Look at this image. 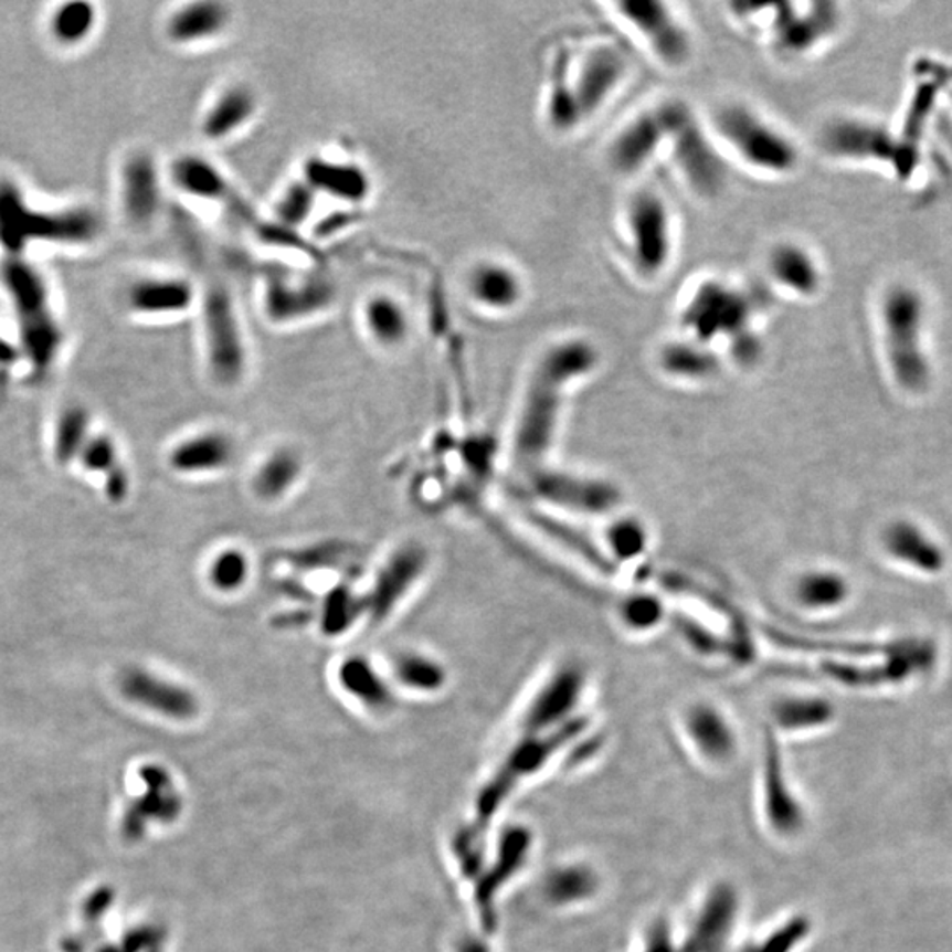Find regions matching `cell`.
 <instances>
[{
	"label": "cell",
	"instance_id": "obj_1",
	"mask_svg": "<svg viewBox=\"0 0 952 952\" xmlns=\"http://www.w3.org/2000/svg\"><path fill=\"white\" fill-rule=\"evenodd\" d=\"M630 75L628 55L614 41L564 44L547 71L542 118L558 136L581 131L620 94Z\"/></svg>",
	"mask_w": 952,
	"mask_h": 952
},
{
	"label": "cell",
	"instance_id": "obj_2",
	"mask_svg": "<svg viewBox=\"0 0 952 952\" xmlns=\"http://www.w3.org/2000/svg\"><path fill=\"white\" fill-rule=\"evenodd\" d=\"M600 362L599 346L581 334L556 339L540 351L526 381L514 429V455L522 466H535L546 457L567 393L590 378Z\"/></svg>",
	"mask_w": 952,
	"mask_h": 952
},
{
	"label": "cell",
	"instance_id": "obj_3",
	"mask_svg": "<svg viewBox=\"0 0 952 952\" xmlns=\"http://www.w3.org/2000/svg\"><path fill=\"white\" fill-rule=\"evenodd\" d=\"M762 310L764 306L752 289L726 277L706 276L683 295L677 325L683 336L715 350L726 346L736 359L750 362L761 353L757 325Z\"/></svg>",
	"mask_w": 952,
	"mask_h": 952
},
{
	"label": "cell",
	"instance_id": "obj_4",
	"mask_svg": "<svg viewBox=\"0 0 952 952\" xmlns=\"http://www.w3.org/2000/svg\"><path fill=\"white\" fill-rule=\"evenodd\" d=\"M727 161L768 180H785L800 170V144L791 131L744 99L720 101L704 114Z\"/></svg>",
	"mask_w": 952,
	"mask_h": 952
},
{
	"label": "cell",
	"instance_id": "obj_5",
	"mask_svg": "<svg viewBox=\"0 0 952 952\" xmlns=\"http://www.w3.org/2000/svg\"><path fill=\"white\" fill-rule=\"evenodd\" d=\"M729 18L738 31L785 62L803 61L818 52L839 27L838 9L831 2L730 4Z\"/></svg>",
	"mask_w": 952,
	"mask_h": 952
},
{
	"label": "cell",
	"instance_id": "obj_6",
	"mask_svg": "<svg viewBox=\"0 0 952 952\" xmlns=\"http://www.w3.org/2000/svg\"><path fill=\"white\" fill-rule=\"evenodd\" d=\"M621 258L646 285L670 271L677 254V219L664 192L641 186L630 192L617 215Z\"/></svg>",
	"mask_w": 952,
	"mask_h": 952
},
{
	"label": "cell",
	"instance_id": "obj_7",
	"mask_svg": "<svg viewBox=\"0 0 952 952\" xmlns=\"http://www.w3.org/2000/svg\"><path fill=\"white\" fill-rule=\"evenodd\" d=\"M188 256L201 277V324L207 371L215 384L233 389L244 380L250 355L232 292L214 263L210 265L200 242H192Z\"/></svg>",
	"mask_w": 952,
	"mask_h": 952
},
{
	"label": "cell",
	"instance_id": "obj_8",
	"mask_svg": "<svg viewBox=\"0 0 952 952\" xmlns=\"http://www.w3.org/2000/svg\"><path fill=\"white\" fill-rule=\"evenodd\" d=\"M99 215L87 207L38 210L27 203L11 180H0V245L9 256H22L32 242L85 245L101 233Z\"/></svg>",
	"mask_w": 952,
	"mask_h": 952
},
{
	"label": "cell",
	"instance_id": "obj_9",
	"mask_svg": "<svg viewBox=\"0 0 952 952\" xmlns=\"http://www.w3.org/2000/svg\"><path fill=\"white\" fill-rule=\"evenodd\" d=\"M0 285L4 288L14 318L23 355L40 374L50 371L62 348V330L46 281L41 272L22 256H8L0 265Z\"/></svg>",
	"mask_w": 952,
	"mask_h": 952
},
{
	"label": "cell",
	"instance_id": "obj_10",
	"mask_svg": "<svg viewBox=\"0 0 952 952\" xmlns=\"http://www.w3.org/2000/svg\"><path fill=\"white\" fill-rule=\"evenodd\" d=\"M609 18L667 71H683L695 57V38L677 6L662 0H617L605 4Z\"/></svg>",
	"mask_w": 952,
	"mask_h": 952
},
{
	"label": "cell",
	"instance_id": "obj_11",
	"mask_svg": "<svg viewBox=\"0 0 952 952\" xmlns=\"http://www.w3.org/2000/svg\"><path fill=\"white\" fill-rule=\"evenodd\" d=\"M924 324V304L919 293L909 286L887 289L880 302L884 350L892 377L907 392H922L930 384Z\"/></svg>",
	"mask_w": 952,
	"mask_h": 952
},
{
	"label": "cell",
	"instance_id": "obj_12",
	"mask_svg": "<svg viewBox=\"0 0 952 952\" xmlns=\"http://www.w3.org/2000/svg\"><path fill=\"white\" fill-rule=\"evenodd\" d=\"M690 103L681 97H662L630 115L605 145V162L617 177L632 179L664 159L674 127Z\"/></svg>",
	"mask_w": 952,
	"mask_h": 952
},
{
	"label": "cell",
	"instance_id": "obj_13",
	"mask_svg": "<svg viewBox=\"0 0 952 952\" xmlns=\"http://www.w3.org/2000/svg\"><path fill=\"white\" fill-rule=\"evenodd\" d=\"M665 161L695 198L718 200L729 184V161L712 138L704 115L686 106L668 140Z\"/></svg>",
	"mask_w": 952,
	"mask_h": 952
},
{
	"label": "cell",
	"instance_id": "obj_14",
	"mask_svg": "<svg viewBox=\"0 0 952 952\" xmlns=\"http://www.w3.org/2000/svg\"><path fill=\"white\" fill-rule=\"evenodd\" d=\"M171 180L177 189L189 197L214 201L226 209L230 218L244 224L253 235L267 244L298 245L295 233L286 232L276 223L265 221L253 207L233 188L223 171L197 154H184L171 165Z\"/></svg>",
	"mask_w": 952,
	"mask_h": 952
},
{
	"label": "cell",
	"instance_id": "obj_15",
	"mask_svg": "<svg viewBox=\"0 0 952 952\" xmlns=\"http://www.w3.org/2000/svg\"><path fill=\"white\" fill-rule=\"evenodd\" d=\"M937 662L935 644L928 638H901L900 647L892 655L874 658L866 664H826L824 673L850 688H878L896 686L927 674Z\"/></svg>",
	"mask_w": 952,
	"mask_h": 952
},
{
	"label": "cell",
	"instance_id": "obj_16",
	"mask_svg": "<svg viewBox=\"0 0 952 952\" xmlns=\"http://www.w3.org/2000/svg\"><path fill=\"white\" fill-rule=\"evenodd\" d=\"M584 729L585 721L582 718H573L567 726L551 732L525 734V739H520V743L507 757V762L499 769L493 783L480 795L478 801L480 821H489L490 815L501 806L503 801L510 794L520 778L529 776L538 769H542L561 747L572 741L577 734H581Z\"/></svg>",
	"mask_w": 952,
	"mask_h": 952
},
{
	"label": "cell",
	"instance_id": "obj_17",
	"mask_svg": "<svg viewBox=\"0 0 952 952\" xmlns=\"http://www.w3.org/2000/svg\"><path fill=\"white\" fill-rule=\"evenodd\" d=\"M762 276L778 295L810 300L821 295L826 274L818 254L804 241L778 239L762 258Z\"/></svg>",
	"mask_w": 952,
	"mask_h": 952
},
{
	"label": "cell",
	"instance_id": "obj_18",
	"mask_svg": "<svg viewBox=\"0 0 952 952\" xmlns=\"http://www.w3.org/2000/svg\"><path fill=\"white\" fill-rule=\"evenodd\" d=\"M336 300V286L324 276L272 274L263 289V309L274 324H293L319 315Z\"/></svg>",
	"mask_w": 952,
	"mask_h": 952
},
{
	"label": "cell",
	"instance_id": "obj_19",
	"mask_svg": "<svg viewBox=\"0 0 952 952\" xmlns=\"http://www.w3.org/2000/svg\"><path fill=\"white\" fill-rule=\"evenodd\" d=\"M118 686L129 702L168 720H192L200 711V700L189 686L149 668H127Z\"/></svg>",
	"mask_w": 952,
	"mask_h": 952
},
{
	"label": "cell",
	"instance_id": "obj_20",
	"mask_svg": "<svg viewBox=\"0 0 952 952\" xmlns=\"http://www.w3.org/2000/svg\"><path fill=\"white\" fill-rule=\"evenodd\" d=\"M892 138L886 127L860 117H835L818 131L817 144L831 159L850 162L887 161Z\"/></svg>",
	"mask_w": 952,
	"mask_h": 952
},
{
	"label": "cell",
	"instance_id": "obj_21",
	"mask_svg": "<svg viewBox=\"0 0 952 952\" xmlns=\"http://www.w3.org/2000/svg\"><path fill=\"white\" fill-rule=\"evenodd\" d=\"M427 563V552L419 543H404L390 554L374 579L369 602H366V612L371 614L372 621L383 623L398 609L419 584Z\"/></svg>",
	"mask_w": 952,
	"mask_h": 952
},
{
	"label": "cell",
	"instance_id": "obj_22",
	"mask_svg": "<svg viewBox=\"0 0 952 952\" xmlns=\"http://www.w3.org/2000/svg\"><path fill=\"white\" fill-rule=\"evenodd\" d=\"M120 205L135 226H149L162 205V182L158 162L145 150H136L120 167Z\"/></svg>",
	"mask_w": 952,
	"mask_h": 952
},
{
	"label": "cell",
	"instance_id": "obj_23",
	"mask_svg": "<svg viewBox=\"0 0 952 952\" xmlns=\"http://www.w3.org/2000/svg\"><path fill=\"white\" fill-rule=\"evenodd\" d=\"M739 900L729 884H717L702 901L679 952H727L734 933Z\"/></svg>",
	"mask_w": 952,
	"mask_h": 952
},
{
	"label": "cell",
	"instance_id": "obj_24",
	"mask_svg": "<svg viewBox=\"0 0 952 952\" xmlns=\"http://www.w3.org/2000/svg\"><path fill=\"white\" fill-rule=\"evenodd\" d=\"M239 443L223 429H205L182 437L168 452V466L179 475L210 476L228 472L235 464Z\"/></svg>",
	"mask_w": 952,
	"mask_h": 952
},
{
	"label": "cell",
	"instance_id": "obj_25",
	"mask_svg": "<svg viewBox=\"0 0 952 952\" xmlns=\"http://www.w3.org/2000/svg\"><path fill=\"white\" fill-rule=\"evenodd\" d=\"M582 683L584 679L575 668L556 673L529 702L522 720L525 734H543L572 721L570 715L581 699Z\"/></svg>",
	"mask_w": 952,
	"mask_h": 952
},
{
	"label": "cell",
	"instance_id": "obj_26",
	"mask_svg": "<svg viewBox=\"0 0 952 952\" xmlns=\"http://www.w3.org/2000/svg\"><path fill=\"white\" fill-rule=\"evenodd\" d=\"M334 677L339 690L360 704L363 709L383 715L393 708L395 688L387 670L372 660L371 656L362 653L342 656L341 660L337 662Z\"/></svg>",
	"mask_w": 952,
	"mask_h": 952
},
{
	"label": "cell",
	"instance_id": "obj_27",
	"mask_svg": "<svg viewBox=\"0 0 952 952\" xmlns=\"http://www.w3.org/2000/svg\"><path fill=\"white\" fill-rule=\"evenodd\" d=\"M468 293L476 306L487 313L508 315L522 306L526 281L510 263L484 260L468 274Z\"/></svg>",
	"mask_w": 952,
	"mask_h": 952
},
{
	"label": "cell",
	"instance_id": "obj_28",
	"mask_svg": "<svg viewBox=\"0 0 952 952\" xmlns=\"http://www.w3.org/2000/svg\"><path fill=\"white\" fill-rule=\"evenodd\" d=\"M764 810L769 826L778 835L791 838L803 831L806 815L786 782L782 757L773 738H768L765 744Z\"/></svg>",
	"mask_w": 952,
	"mask_h": 952
},
{
	"label": "cell",
	"instance_id": "obj_29",
	"mask_svg": "<svg viewBox=\"0 0 952 952\" xmlns=\"http://www.w3.org/2000/svg\"><path fill=\"white\" fill-rule=\"evenodd\" d=\"M198 288L179 276L141 277L127 289V307L141 316H173L197 304Z\"/></svg>",
	"mask_w": 952,
	"mask_h": 952
},
{
	"label": "cell",
	"instance_id": "obj_30",
	"mask_svg": "<svg viewBox=\"0 0 952 952\" xmlns=\"http://www.w3.org/2000/svg\"><path fill=\"white\" fill-rule=\"evenodd\" d=\"M258 112V97L250 85L224 87L210 103L201 118V133L210 141H223L239 135Z\"/></svg>",
	"mask_w": 952,
	"mask_h": 952
},
{
	"label": "cell",
	"instance_id": "obj_31",
	"mask_svg": "<svg viewBox=\"0 0 952 952\" xmlns=\"http://www.w3.org/2000/svg\"><path fill=\"white\" fill-rule=\"evenodd\" d=\"M884 547L892 560L927 575H937L945 569L948 560L942 547L909 520H898L886 529Z\"/></svg>",
	"mask_w": 952,
	"mask_h": 952
},
{
	"label": "cell",
	"instance_id": "obj_32",
	"mask_svg": "<svg viewBox=\"0 0 952 952\" xmlns=\"http://www.w3.org/2000/svg\"><path fill=\"white\" fill-rule=\"evenodd\" d=\"M232 11L223 2L197 0L180 6L167 22V34L177 44H198L215 40L226 32Z\"/></svg>",
	"mask_w": 952,
	"mask_h": 952
},
{
	"label": "cell",
	"instance_id": "obj_33",
	"mask_svg": "<svg viewBox=\"0 0 952 952\" xmlns=\"http://www.w3.org/2000/svg\"><path fill=\"white\" fill-rule=\"evenodd\" d=\"M656 359L665 374L683 381L711 380L721 369L720 351L683 334L665 341Z\"/></svg>",
	"mask_w": 952,
	"mask_h": 952
},
{
	"label": "cell",
	"instance_id": "obj_34",
	"mask_svg": "<svg viewBox=\"0 0 952 952\" xmlns=\"http://www.w3.org/2000/svg\"><path fill=\"white\" fill-rule=\"evenodd\" d=\"M304 475V459L292 446L268 452L251 475V490L263 503H279L297 489Z\"/></svg>",
	"mask_w": 952,
	"mask_h": 952
},
{
	"label": "cell",
	"instance_id": "obj_35",
	"mask_svg": "<svg viewBox=\"0 0 952 952\" xmlns=\"http://www.w3.org/2000/svg\"><path fill=\"white\" fill-rule=\"evenodd\" d=\"M393 688L413 691V694H437L448 683V670L437 656L406 647L393 653L387 667Z\"/></svg>",
	"mask_w": 952,
	"mask_h": 952
},
{
	"label": "cell",
	"instance_id": "obj_36",
	"mask_svg": "<svg viewBox=\"0 0 952 952\" xmlns=\"http://www.w3.org/2000/svg\"><path fill=\"white\" fill-rule=\"evenodd\" d=\"M685 729L697 752L709 762L720 764L734 757V730L723 715L708 704H699L686 712Z\"/></svg>",
	"mask_w": 952,
	"mask_h": 952
},
{
	"label": "cell",
	"instance_id": "obj_37",
	"mask_svg": "<svg viewBox=\"0 0 952 952\" xmlns=\"http://www.w3.org/2000/svg\"><path fill=\"white\" fill-rule=\"evenodd\" d=\"M535 490L542 498L564 507L585 511H603L616 501L617 496L607 484L581 480L564 475H540L535 478Z\"/></svg>",
	"mask_w": 952,
	"mask_h": 952
},
{
	"label": "cell",
	"instance_id": "obj_38",
	"mask_svg": "<svg viewBox=\"0 0 952 952\" xmlns=\"http://www.w3.org/2000/svg\"><path fill=\"white\" fill-rule=\"evenodd\" d=\"M304 180L309 182L316 192H325L337 200L351 203L366 200L371 191V180L362 168L324 158H313L306 162Z\"/></svg>",
	"mask_w": 952,
	"mask_h": 952
},
{
	"label": "cell",
	"instance_id": "obj_39",
	"mask_svg": "<svg viewBox=\"0 0 952 952\" xmlns=\"http://www.w3.org/2000/svg\"><path fill=\"white\" fill-rule=\"evenodd\" d=\"M145 782L149 785V792L144 795V800L133 806L129 815H126V826L124 833L129 838H140L144 827L150 817H156V821H170L176 817L180 810V801L177 797L176 789L171 786L168 774L159 768H147L144 771Z\"/></svg>",
	"mask_w": 952,
	"mask_h": 952
},
{
	"label": "cell",
	"instance_id": "obj_40",
	"mask_svg": "<svg viewBox=\"0 0 952 952\" xmlns=\"http://www.w3.org/2000/svg\"><path fill=\"white\" fill-rule=\"evenodd\" d=\"M363 327L374 345L393 350L404 345L410 337V315L398 298L374 295L362 309Z\"/></svg>",
	"mask_w": 952,
	"mask_h": 952
},
{
	"label": "cell",
	"instance_id": "obj_41",
	"mask_svg": "<svg viewBox=\"0 0 952 952\" xmlns=\"http://www.w3.org/2000/svg\"><path fill=\"white\" fill-rule=\"evenodd\" d=\"M253 572V561L245 549L224 546L210 556L205 567V581L215 594L235 596L247 588Z\"/></svg>",
	"mask_w": 952,
	"mask_h": 952
},
{
	"label": "cell",
	"instance_id": "obj_42",
	"mask_svg": "<svg viewBox=\"0 0 952 952\" xmlns=\"http://www.w3.org/2000/svg\"><path fill=\"white\" fill-rule=\"evenodd\" d=\"M599 887V877L588 866H561L546 878L543 895L552 905L569 907L590 900L596 895Z\"/></svg>",
	"mask_w": 952,
	"mask_h": 952
},
{
	"label": "cell",
	"instance_id": "obj_43",
	"mask_svg": "<svg viewBox=\"0 0 952 952\" xmlns=\"http://www.w3.org/2000/svg\"><path fill=\"white\" fill-rule=\"evenodd\" d=\"M850 585L844 575L826 570L804 573L795 584V600L808 611H831L847 602Z\"/></svg>",
	"mask_w": 952,
	"mask_h": 952
},
{
	"label": "cell",
	"instance_id": "obj_44",
	"mask_svg": "<svg viewBox=\"0 0 952 952\" xmlns=\"http://www.w3.org/2000/svg\"><path fill=\"white\" fill-rule=\"evenodd\" d=\"M528 848V831L516 827V829H510L505 833V836H503L501 839V845H499L498 863H496V866L490 869L489 875H485L484 880H482L478 900H480V905L484 909L490 910V907H493L494 895L498 891L499 886L507 882L508 878L516 874L517 869L520 868V865L525 863Z\"/></svg>",
	"mask_w": 952,
	"mask_h": 952
},
{
	"label": "cell",
	"instance_id": "obj_45",
	"mask_svg": "<svg viewBox=\"0 0 952 952\" xmlns=\"http://www.w3.org/2000/svg\"><path fill=\"white\" fill-rule=\"evenodd\" d=\"M773 717L778 729L800 732L826 727L835 718V708L818 697H791L774 706Z\"/></svg>",
	"mask_w": 952,
	"mask_h": 952
},
{
	"label": "cell",
	"instance_id": "obj_46",
	"mask_svg": "<svg viewBox=\"0 0 952 952\" xmlns=\"http://www.w3.org/2000/svg\"><path fill=\"white\" fill-rule=\"evenodd\" d=\"M96 8L88 2H66L50 17L49 31L55 43L76 46L87 41L96 29Z\"/></svg>",
	"mask_w": 952,
	"mask_h": 952
},
{
	"label": "cell",
	"instance_id": "obj_47",
	"mask_svg": "<svg viewBox=\"0 0 952 952\" xmlns=\"http://www.w3.org/2000/svg\"><path fill=\"white\" fill-rule=\"evenodd\" d=\"M91 437V415L87 408L71 404L59 415L53 434V455L59 464L78 459L85 443Z\"/></svg>",
	"mask_w": 952,
	"mask_h": 952
},
{
	"label": "cell",
	"instance_id": "obj_48",
	"mask_svg": "<svg viewBox=\"0 0 952 952\" xmlns=\"http://www.w3.org/2000/svg\"><path fill=\"white\" fill-rule=\"evenodd\" d=\"M316 194L318 192L310 188L306 180H297L292 182L288 188L283 191L276 205L277 226L283 228L286 232H292L295 228L306 223L309 215L313 214L316 203Z\"/></svg>",
	"mask_w": 952,
	"mask_h": 952
},
{
	"label": "cell",
	"instance_id": "obj_49",
	"mask_svg": "<svg viewBox=\"0 0 952 952\" xmlns=\"http://www.w3.org/2000/svg\"><path fill=\"white\" fill-rule=\"evenodd\" d=\"M812 922L804 916H795L783 922L782 927L771 931L755 944L748 945L743 952H794L801 942L808 939Z\"/></svg>",
	"mask_w": 952,
	"mask_h": 952
},
{
	"label": "cell",
	"instance_id": "obj_50",
	"mask_svg": "<svg viewBox=\"0 0 952 952\" xmlns=\"http://www.w3.org/2000/svg\"><path fill=\"white\" fill-rule=\"evenodd\" d=\"M80 464L85 472L106 476L118 468L123 461L118 455V446L108 434H91L84 451L78 455Z\"/></svg>",
	"mask_w": 952,
	"mask_h": 952
},
{
	"label": "cell",
	"instance_id": "obj_51",
	"mask_svg": "<svg viewBox=\"0 0 952 952\" xmlns=\"http://www.w3.org/2000/svg\"><path fill=\"white\" fill-rule=\"evenodd\" d=\"M660 616V605L649 596H634L628 603H625V609H623L625 623L632 628H652L658 623Z\"/></svg>",
	"mask_w": 952,
	"mask_h": 952
},
{
	"label": "cell",
	"instance_id": "obj_52",
	"mask_svg": "<svg viewBox=\"0 0 952 952\" xmlns=\"http://www.w3.org/2000/svg\"><path fill=\"white\" fill-rule=\"evenodd\" d=\"M611 542L614 551L620 552L623 558H632L643 551L646 538L634 520H621V525L611 531Z\"/></svg>",
	"mask_w": 952,
	"mask_h": 952
},
{
	"label": "cell",
	"instance_id": "obj_53",
	"mask_svg": "<svg viewBox=\"0 0 952 952\" xmlns=\"http://www.w3.org/2000/svg\"><path fill=\"white\" fill-rule=\"evenodd\" d=\"M129 490H131V476L124 464L105 476V494L109 501L117 505L126 501Z\"/></svg>",
	"mask_w": 952,
	"mask_h": 952
},
{
	"label": "cell",
	"instance_id": "obj_54",
	"mask_svg": "<svg viewBox=\"0 0 952 952\" xmlns=\"http://www.w3.org/2000/svg\"><path fill=\"white\" fill-rule=\"evenodd\" d=\"M643 952H679V945L674 944L667 922L658 921L653 924Z\"/></svg>",
	"mask_w": 952,
	"mask_h": 952
},
{
	"label": "cell",
	"instance_id": "obj_55",
	"mask_svg": "<svg viewBox=\"0 0 952 952\" xmlns=\"http://www.w3.org/2000/svg\"><path fill=\"white\" fill-rule=\"evenodd\" d=\"M461 952H487L485 951L484 944L480 942H475V940H469V942H464L463 951Z\"/></svg>",
	"mask_w": 952,
	"mask_h": 952
}]
</instances>
